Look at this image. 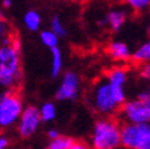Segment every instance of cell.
<instances>
[{
  "label": "cell",
  "mask_w": 150,
  "mask_h": 149,
  "mask_svg": "<svg viewBox=\"0 0 150 149\" xmlns=\"http://www.w3.org/2000/svg\"><path fill=\"white\" fill-rule=\"evenodd\" d=\"M116 149H127V148H124V147H118V148H116Z\"/></svg>",
  "instance_id": "obj_29"
},
{
  "label": "cell",
  "mask_w": 150,
  "mask_h": 149,
  "mask_svg": "<svg viewBox=\"0 0 150 149\" xmlns=\"http://www.w3.org/2000/svg\"><path fill=\"white\" fill-rule=\"evenodd\" d=\"M10 144V140L5 135H0V149H6Z\"/></svg>",
  "instance_id": "obj_23"
},
{
  "label": "cell",
  "mask_w": 150,
  "mask_h": 149,
  "mask_svg": "<svg viewBox=\"0 0 150 149\" xmlns=\"http://www.w3.org/2000/svg\"><path fill=\"white\" fill-rule=\"evenodd\" d=\"M3 6L5 9H10L12 6V0H3Z\"/></svg>",
  "instance_id": "obj_26"
},
{
  "label": "cell",
  "mask_w": 150,
  "mask_h": 149,
  "mask_svg": "<svg viewBox=\"0 0 150 149\" xmlns=\"http://www.w3.org/2000/svg\"><path fill=\"white\" fill-rule=\"evenodd\" d=\"M37 149H43V148H37Z\"/></svg>",
  "instance_id": "obj_31"
},
{
  "label": "cell",
  "mask_w": 150,
  "mask_h": 149,
  "mask_svg": "<svg viewBox=\"0 0 150 149\" xmlns=\"http://www.w3.org/2000/svg\"><path fill=\"white\" fill-rule=\"evenodd\" d=\"M105 19L106 26H108L112 31H119L127 19V11L124 7H113L107 12Z\"/></svg>",
  "instance_id": "obj_9"
},
{
  "label": "cell",
  "mask_w": 150,
  "mask_h": 149,
  "mask_svg": "<svg viewBox=\"0 0 150 149\" xmlns=\"http://www.w3.org/2000/svg\"><path fill=\"white\" fill-rule=\"evenodd\" d=\"M51 50V77L57 78L63 67V59L61 50L56 47L50 49Z\"/></svg>",
  "instance_id": "obj_13"
},
{
  "label": "cell",
  "mask_w": 150,
  "mask_h": 149,
  "mask_svg": "<svg viewBox=\"0 0 150 149\" xmlns=\"http://www.w3.org/2000/svg\"><path fill=\"white\" fill-rule=\"evenodd\" d=\"M40 116H41V121L42 122H51L56 118V106L55 104L48 101L44 103L40 109Z\"/></svg>",
  "instance_id": "obj_15"
},
{
  "label": "cell",
  "mask_w": 150,
  "mask_h": 149,
  "mask_svg": "<svg viewBox=\"0 0 150 149\" xmlns=\"http://www.w3.org/2000/svg\"><path fill=\"white\" fill-rule=\"evenodd\" d=\"M120 145L127 149H150V123L120 126Z\"/></svg>",
  "instance_id": "obj_4"
},
{
  "label": "cell",
  "mask_w": 150,
  "mask_h": 149,
  "mask_svg": "<svg viewBox=\"0 0 150 149\" xmlns=\"http://www.w3.org/2000/svg\"><path fill=\"white\" fill-rule=\"evenodd\" d=\"M88 101L92 109L103 116L113 115L119 107L106 80H100L93 86L88 97Z\"/></svg>",
  "instance_id": "obj_3"
},
{
  "label": "cell",
  "mask_w": 150,
  "mask_h": 149,
  "mask_svg": "<svg viewBox=\"0 0 150 149\" xmlns=\"http://www.w3.org/2000/svg\"><path fill=\"white\" fill-rule=\"evenodd\" d=\"M21 78V43L13 36L10 44L0 45V86L11 91Z\"/></svg>",
  "instance_id": "obj_1"
},
{
  "label": "cell",
  "mask_w": 150,
  "mask_h": 149,
  "mask_svg": "<svg viewBox=\"0 0 150 149\" xmlns=\"http://www.w3.org/2000/svg\"><path fill=\"white\" fill-rule=\"evenodd\" d=\"M108 55L117 61H127L131 57V50L127 47L126 43L120 41H113L111 42L107 47Z\"/></svg>",
  "instance_id": "obj_10"
},
{
  "label": "cell",
  "mask_w": 150,
  "mask_h": 149,
  "mask_svg": "<svg viewBox=\"0 0 150 149\" xmlns=\"http://www.w3.org/2000/svg\"><path fill=\"white\" fill-rule=\"evenodd\" d=\"M148 32L150 33V24H149V26H148Z\"/></svg>",
  "instance_id": "obj_30"
},
{
  "label": "cell",
  "mask_w": 150,
  "mask_h": 149,
  "mask_svg": "<svg viewBox=\"0 0 150 149\" xmlns=\"http://www.w3.org/2000/svg\"><path fill=\"white\" fill-rule=\"evenodd\" d=\"M141 77L146 81H150V62L144 63L141 68Z\"/></svg>",
  "instance_id": "obj_22"
},
{
  "label": "cell",
  "mask_w": 150,
  "mask_h": 149,
  "mask_svg": "<svg viewBox=\"0 0 150 149\" xmlns=\"http://www.w3.org/2000/svg\"><path fill=\"white\" fill-rule=\"evenodd\" d=\"M127 80V73L124 68H113L107 73L106 81L111 88L125 89V84Z\"/></svg>",
  "instance_id": "obj_11"
},
{
  "label": "cell",
  "mask_w": 150,
  "mask_h": 149,
  "mask_svg": "<svg viewBox=\"0 0 150 149\" xmlns=\"http://www.w3.org/2000/svg\"><path fill=\"white\" fill-rule=\"evenodd\" d=\"M0 18H5V17H4V13H3L1 10H0Z\"/></svg>",
  "instance_id": "obj_28"
},
{
  "label": "cell",
  "mask_w": 150,
  "mask_h": 149,
  "mask_svg": "<svg viewBox=\"0 0 150 149\" xmlns=\"http://www.w3.org/2000/svg\"><path fill=\"white\" fill-rule=\"evenodd\" d=\"M97 1H103V3H111V1H115V0H97Z\"/></svg>",
  "instance_id": "obj_27"
},
{
  "label": "cell",
  "mask_w": 150,
  "mask_h": 149,
  "mask_svg": "<svg viewBox=\"0 0 150 149\" xmlns=\"http://www.w3.org/2000/svg\"><path fill=\"white\" fill-rule=\"evenodd\" d=\"M11 36V28L5 18H0V41Z\"/></svg>",
  "instance_id": "obj_20"
},
{
  "label": "cell",
  "mask_w": 150,
  "mask_h": 149,
  "mask_svg": "<svg viewBox=\"0 0 150 149\" xmlns=\"http://www.w3.org/2000/svg\"><path fill=\"white\" fill-rule=\"evenodd\" d=\"M73 140L68 136H59L50 141L48 149H69V147L73 144Z\"/></svg>",
  "instance_id": "obj_17"
},
{
  "label": "cell",
  "mask_w": 150,
  "mask_h": 149,
  "mask_svg": "<svg viewBox=\"0 0 150 149\" xmlns=\"http://www.w3.org/2000/svg\"><path fill=\"white\" fill-rule=\"evenodd\" d=\"M137 99L141 100V101H143V103H145V104H149L150 105V86L146 87L144 91H142V92L138 93Z\"/></svg>",
  "instance_id": "obj_21"
},
{
  "label": "cell",
  "mask_w": 150,
  "mask_h": 149,
  "mask_svg": "<svg viewBox=\"0 0 150 149\" xmlns=\"http://www.w3.org/2000/svg\"><path fill=\"white\" fill-rule=\"evenodd\" d=\"M41 42L48 47L49 49H52V48H56L57 47V43H59V37L56 36L51 30H43L41 32Z\"/></svg>",
  "instance_id": "obj_16"
},
{
  "label": "cell",
  "mask_w": 150,
  "mask_h": 149,
  "mask_svg": "<svg viewBox=\"0 0 150 149\" xmlns=\"http://www.w3.org/2000/svg\"><path fill=\"white\" fill-rule=\"evenodd\" d=\"M122 115L129 124L150 123V105L138 99L125 101L122 105Z\"/></svg>",
  "instance_id": "obj_6"
},
{
  "label": "cell",
  "mask_w": 150,
  "mask_h": 149,
  "mask_svg": "<svg viewBox=\"0 0 150 149\" xmlns=\"http://www.w3.org/2000/svg\"><path fill=\"white\" fill-rule=\"evenodd\" d=\"M123 1L126 6L136 12H142L150 7V0H123Z\"/></svg>",
  "instance_id": "obj_18"
},
{
  "label": "cell",
  "mask_w": 150,
  "mask_h": 149,
  "mask_svg": "<svg viewBox=\"0 0 150 149\" xmlns=\"http://www.w3.org/2000/svg\"><path fill=\"white\" fill-rule=\"evenodd\" d=\"M24 110L22 98L16 92L6 91L0 93V129L13 126Z\"/></svg>",
  "instance_id": "obj_5"
},
{
  "label": "cell",
  "mask_w": 150,
  "mask_h": 149,
  "mask_svg": "<svg viewBox=\"0 0 150 149\" xmlns=\"http://www.w3.org/2000/svg\"><path fill=\"white\" fill-rule=\"evenodd\" d=\"M50 30L57 36V37H61V36H66L67 31H66V28L64 25L62 24L61 19L59 17H52L51 19V23H50Z\"/></svg>",
  "instance_id": "obj_19"
},
{
  "label": "cell",
  "mask_w": 150,
  "mask_h": 149,
  "mask_svg": "<svg viewBox=\"0 0 150 149\" xmlns=\"http://www.w3.org/2000/svg\"><path fill=\"white\" fill-rule=\"evenodd\" d=\"M69 149H89V148L83 142H73V144L69 147Z\"/></svg>",
  "instance_id": "obj_24"
},
{
  "label": "cell",
  "mask_w": 150,
  "mask_h": 149,
  "mask_svg": "<svg viewBox=\"0 0 150 149\" xmlns=\"http://www.w3.org/2000/svg\"><path fill=\"white\" fill-rule=\"evenodd\" d=\"M42 24V18L41 14L35 11V10H30L25 13L24 16V25L26 26L28 30L30 31H37L40 30Z\"/></svg>",
  "instance_id": "obj_12"
},
{
  "label": "cell",
  "mask_w": 150,
  "mask_h": 149,
  "mask_svg": "<svg viewBox=\"0 0 150 149\" xmlns=\"http://www.w3.org/2000/svg\"><path fill=\"white\" fill-rule=\"evenodd\" d=\"M40 111L36 106H28L18 119V133L24 138L31 137L40 128L41 124Z\"/></svg>",
  "instance_id": "obj_7"
},
{
  "label": "cell",
  "mask_w": 150,
  "mask_h": 149,
  "mask_svg": "<svg viewBox=\"0 0 150 149\" xmlns=\"http://www.w3.org/2000/svg\"><path fill=\"white\" fill-rule=\"evenodd\" d=\"M131 57L134 59L135 62L141 65L149 63L150 62V42H145L141 47H138L134 51V54L131 55Z\"/></svg>",
  "instance_id": "obj_14"
},
{
  "label": "cell",
  "mask_w": 150,
  "mask_h": 149,
  "mask_svg": "<svg viewBox=\"0 0 150 149\" xmlns=\"http://www.w3.org/2000/svg\"><path fill=\"white\" fill-rule=\"evenodd\" d=\"M59 136H60L59 131H57V130H55V129H51V130H49V131H48V137L50 140H54V138L59 137Z\"/></svg>",
  "instance_id": "obj_25"
},
{
  "label": "cell",
  "mask_w": 150,
  "mask_h": 149,
  "mask_svg": "<svg viewBox=\"0 0 150 149\" xmlns=\"http://www.w3.org/2000/svg\"><path fill=\"white\" fill-rule=\"evenodd\" d=\"M93 149H116L120 147V125L113 118L99 119L92 133Z\"/></svg>",
  "instance_id": "obj_2"
},
{
  "label": "cell",
  "mask_w": 150,
  "mask_h": 149,
  "mask_svg": "<svg viewBox=\"0 0 150 149\" xmlns=\"http://www.w3.org/2000/svg\"><path fill=\"white\" fill-rule=\"evenodd\" d=\"M80 92V79L76 73L66 72L61 84L56 91V98L59 100H75Z\"/></svg>",
  "instance_id": "obj_8"
}]
</instances>
